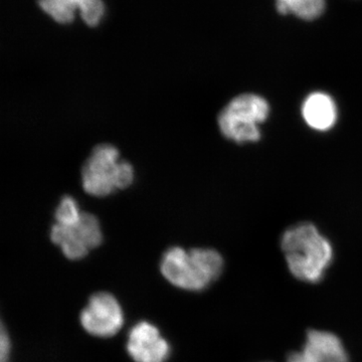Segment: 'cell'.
<instances>
[{
  "mask_svg": "<svg viewBox=\"0 0 362 362\" xmlns=\"http://www.w3.org/2000/svg\"><path fill=\"white\" fill-rule=\"evenodd\" d=\"M270 115V105L259 95L246 93L233 98L218 115L221 132L235 143L258 142L261 124Z\"/></svg>",
  "mask_w": 362,
  "mask_h": 362,
  "instance_id": "obj_3",
  "label": "cell"
},
{
  "mask_svg": "<svg viewBox=\"0 0 362 362\" xmlns=\"http://www.w3.org/2000/svg\"><path fill=\"white\" fill-rule=\"evenodd\" d=\"M11 338H9L8 333L6 332L4 326L1 328V338H0V358L1 362H9V356H11Z\"/></svg>",
  "mask_w": 362,
  "mask_h": 362,
  "instance_id": "obj_15",
  "label": "cell"
},
{
  "mask_svg": "<svg viewBox=\"0 0 362 362\" xmlns=\"http://www.w3.org/2000/svg\"><path fill=\"white\" fill-rule=\"evenodd\" d=\"M126 349L134 362H168L171 354L168 340L148 321H140L131 328Z\"/></svg>",
  "mask_w": 362,
  "mask_h": 362,
  "instance_id": "obj_7",
  "label": "cell"
},
{
  "mask_svg": "<svg viewBox=\"0 0 362 362\" xmlns=\"http://www.w3.org/2000/svg\"><path fill=\"white\" fill-rule=\"evenodd\" d=\"M302 116L311 129L328 131L334 127L338 119L337 105L330 95L313 92L302 104Z\"/></svg>",
  "mask_w": 362,
  "mask_h": 362,
  "instance_id": "obj_9",
  "label": "cell"
},
{
  "mask_svg": "<svg viewBox=\"0 0 362 362\" xmlns=\"http://www.w3.org/2000/svg\"><path fill=\"white\" fill-rule=\"evenodd\" d=\"M52 243L74 252H89L102 243V232L97 218L92 214H81L75 226H66L56 223L52 228Z\"/></svg>",
  "mask_w": 362,
  "mask_h": 362,
  "instance_id": "obj_8",
  "label": "cell"
},
{
  "mask_svg": "<svg viewBox=\"0 0 362 362\" xmlns=\"http://www.w3.org/2000/svg\"><path fill=\"white\" fill-rule=\"evenodd\" d=\"M281 250L292 276L311 284L323 280L334 257L330 240L307 221L290 226L283 233Z\"/></svg>",
  "mask_w": 362,
  "mask_h": 362,
  "instance_id": "obj_1",
  "label": "cell"
},
{
  "mask_svg": "<svg viewBox=\"0 0 362 362\" xmlns=\"http://www.w3.org/2000/svg\"><path fill=\"white\" fill-rule=\"evenodd\" d=\"M118 150L111 145H99L83 168V187L89 194L105 197L115 188L114 175L119 162Z\"/></svg>",
  "mask_w": 362,
  "mask_h": 362,
  "instance_id": "obj_5",
  "label": "cell"
},
{
  "mask_svg": "<svg viewBox=\"0 0 362 362\" xmlns=\"http://www.w3.org/2000/svg\"><path fill=\"white\" fill-rule=\"evenodd\" d=\"M80 216L77 202L70 197H64L56 211L57 223L66 226H75L80 220Z\"/></svg>",
  "mask_w": 362,
  "mask_h": 362,
  "instance_id": "obj_12",
  "label": "cell"
},
{
  "mask_svg": "<svg viewBox=\"0 0 362 362\" xmlns=\"http://www.w3.org/2000/svg\"><path fill=\"white\" fill-rule=\"evenodd\" d=\"M71 6L75 7L76 9L78 8V4H80L81 0H66Z\"/></svg>",
  "mask_w": 362,
  "mask_h": 362,
  "instance_id": "obj_16",
  "label": "cell"
},
{
  "mask_svg": "<svg viewBox=\"0 0 362 362\" xmlns=\"http://www.w3.org/2000/svg\"><path fill=\"white\" fill-rule=\"evenodd\" d=\"M225 261L213 249L170 247L161 259L162 276L176 288L185 291L202 292L218 281L223 274Z\"/></svg>",
  "mask_w": 362,
  "mask_h": 362,
  "instance_id": "obj_2",
  "label": "cell"
},
{
  "mask_svg": "<svg viewBox=\"0 0 362 362\" xmlns=\"http://www.w3.org/2000/svg\"><path fill=\"white\" fill-rule=\"evenodd\" d=\"M133 181V168L127 162H119L117 165L115 175H114V183L115 187L125 188L129 187Z\"/></svg>",
  "mask_w": 362,
  "mask_h": 362,
  "instance_id": "obj_14",
  "label": "cell"
},
{
  "mask_svg": "<svg viewBox=\"0 0 362 362\" xmlns=\"http://www.w3.org/2000/svg\"><path fill=\"white\" fill-rule=\"evenodd\" d=\"M78 9L85 23L88 25L95 26L103 16L104 4L102 0H81Z\"/></svg>",
  "mask_w": 362,
  "mask_h": 362,
  "instance_id": "obj_13",
  "label": "cell"
},
{
  "mask_svg": "<svg viewBox=\"0 0 362 362\" xmlns=\"http://www.w3.org/2000/svg\"><path fill=\"white\" fill-rule=\"evenodd\" d=\"M286 362H350L342 340L330 331H307L302 349L288 354Z\"/></svg>",
  "mask_w": 362,
  "mask_h": 362,
  "instance_id": "obj_6",
  "label": "cell"
},
{
  "mask_svg": "<svg viewBox=\"0 0 362 362\" xmlns=\"http://www.w3.org/2000/svg\"><path fill=\"white\" fill-rule=\"evenodd\" d=\"M80 320L82 327L92 337H113L124 324L122 306L110 293H95L81 312Z\"/></svg>",
  "mask_w": 362,
  "mask_h": 362,
  "instance_id": "obj_4",
  "label": "cell"
},
{
  "mask_svg": "<svg viewBox=\"0 0 362 362\" xmlns=\"http://www.w3.org/2000/svg\"><path fill=\"white\" fill-rule=\"evenodd\" d=\"M42 11L59 23H69L74 20L76 8L66 0H39Z\"/></svg>",
  "mask_w": 362,
  "mask_h": 362,
  "instance_id": "obj_11",
  "label": "cell"
},
{
  "mask_svg": "<svg viewBox=\"0 0 362 362\" xmlns=\"http://www.w3.org/2000/svg\"><path fill=\"white\" fill-rule=\"evenodd\" d=\"M276 8L280 14H292L303 21H315L322 16L326 0H276Z\"/></svg>",
  "mask_w": 362,
  "mask_h": 362,
  "instance_id": "obj_10",
  "label": "cell"
}]
</instances>
